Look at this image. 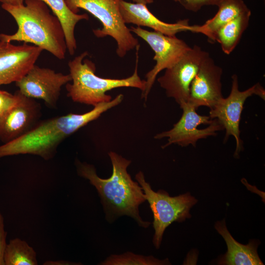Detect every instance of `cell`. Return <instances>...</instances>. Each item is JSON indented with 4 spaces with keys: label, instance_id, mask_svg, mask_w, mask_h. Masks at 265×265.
Segmentation results:
<instances>
[{
    "label": "cell",
    "instance_id": "1",
    "mask_svg": "<svg viewBox=\"0 0 265 265\" xmlns=\"http://www.w3.org/2000/svg\"><path fill=\"white\" fill-rule=\"evenodd\" d=\"M108 156L112 166L109 178L99 177L93 165L79 160L76 163L78 174L95 187L109 220L126 215L133 218L139 226L147 228L150 222L144 221L139 212V206L146 201L143 191L127 172L131 161L114 152L108 153Z\"/></svg>",
    "mask_w": 265,
    "mask_h": 265
},
{
    "label": "cell",
    "instance_id": "2",
    "mask_svg": "<svg viewBox=\"0 0 265 265\" xmlns=\"http://www.w3.org/2000/svg\"><path fill=\"white\" fill-rule=\"evenodd\" d=\"M123 100L118 95L113 100L100 103L90 111L83 114L70 113L38 123L20 137L0 146V158L30 154L45 160L52 158L58 145L67 137L89 122L98 118Z\"/></svg>",
    "mask_w": 265,
    "mask_h": 265
},
{
    "label": "cell",
    "instance_id": "3",
    "mask_svg": "<svg viewBox=\"0 0 265 265\" xmlns=\"http://www.w3.org/2000/svg\"><path fill=\"white\" fill-rule=\"evenodd\" d=\"M25 5L2 4V8L15 19L17 31L0 34V40L30 43L46 50L59 59L65 58L67 49L62 26L47 5L41 0H24Z\"/></svg>",
    "mask_w": 265,
    "mask_h": 265
},
{
    "label": "cell",
    "instance_id": "4",
    "mask_svg": "<svg viewBox=\"0 0 265 265\" xmlns=\"http://www.w3.org/2000/svg\"><path fill=\"white\" fill-rule=\"evenodd\" d=\"M136 64L133 74L122 79L103 78L95 74V64L88 59L85 51L68 62V67L72 82L66 84L67 96L74 102L88 105H95L111 100V96L106 94L107 91L119 87H134L142 91L145 87V80L138 75V51Z\"/></svg>",
    "mask_w": 265,
    "mask_h": 265
},
{
    "label": "cell",
    "instance_id": "5",
    "mask_svg": "<svg viewBox=\"0 0 265 265\" xmlns=\"http://www.w3.org/2000/svg\"><path fill=\"white\" fill-rule=\"evenodd\" d=\"M120 0H65L70 9L78 13L84 9L97 18L103 27L93 30L98 38L109 36L117 43L116 53L121 58L139 46L135 38L125 23L119 9Z\"/></svg>",
    "mask_w": 265,
    "mask_h": 265
},
{
    "label": "cell",
    "instance_id": "6",
    "mask_svg": "<svg viewBox=\"0 0 265 265\" xmlns=\"http://www.w3.org/2000/svg\"><path fill=\"white\" fill-rule=\"evenodd\" d=\"M135 178L141 186L145 199L153 214L155 234L153 243L159 249L166 228L173 222H181L190 218V210L197 203V200L189 192L171 197L163 190L154 191L141 171L136 174Z\"/></svg>",
    "mask_w": 265,
    "mask_h": 265
},
{
    "label": "cell",
    "instance_id": "7",
    "mask_svg": "<svg viewBox=\"0 0 265 265\" xmlns=\"http://www.w3.org/2000/svg\"><path fill=\"white\" fill-rule=\"evenodd\" d=\"M259 96L265 100V90L258 82L249 88L240 91L238 89L237 75L232 76V86L229 95L222 98L210 108L209 116L211 119H216L225 130L224 141L230 135L234 137L236 147L234 157L237 158L242 149V141L240 137L239 123L241 115L246 99L253 95Z\"/></svg>",
    "mask_w": 265,
    "mask_h": 265
},
{
    "label": "cell",
    "instance_id": "8",
    "mask_svg": "<svg viewBox=\"0 0 265 265\" xmlns=\"http://www.w3.org/2000/svg\"><path fill=\"white\" fill-rule=\"evenodd\" d=\"M179 105L183 110L180 120L170 130L154 136L155 139L168 138V142L162 146L163 149L172 144L182 147L189 145L195 146L199 139L215 136L217 132L223 130L216 119H211L209 116L198 114L197 109L188 102Z\"/></svg>",
    "mask_w": 265,
    "mask_h": 265
},
{
    "label": "cell",
    "instance_id": "9",
    "mask_svg": "<svg viewBox=\"0 0 265 265\" xmlns=\"http://www.w3.org/2000/svg\"><path fill=\"white\" fill-rule=\"evenodd\" d=\"M130 29L144 40L155 53L153 59L156 63L145 75V87L141 94V98L146 102L159 73L173 66L190 47L176 36L147 30L140 26H131Z\"/></svg>",
    "mask_w": 265,
    "mask_h": 265
},
{
    "label": "cell",
    "instance_id": "10",
    "mask_svg": "<svg viewBox=\"0 0 265 265\" xmlns=\"http://www.w3.org/2000/svg\"><path fill=\"white\" fill-rule=\"evenodd\" d=\"M209 53L198 45L186 51L164 74L158 79L167 96L179 104L187 102L191 83L196 75L203 59Z\"/></svg>",
    "mask_w": 265,
    "mask_h": 265
},
{
    "label": "cell",
    "instance_id": "11",
    "mask_svg": "<svg viewBox=\"0 0 265 265\" xmlns=\"http://www.w3.org/2000/svg\"><path fill=\"white\" fill-rule=\"evenodd\" d=\"M70 75L56 73L47 68L36 65L16 85L24 95L32 99L43 100L49 107L56 106L62 87L71 81Z\"/></svg>",
    "mask_w": 265,
    "mask_h": 265
},
{
    "label": "cell",
    "instance_id": "12",
    "mask_svg": "<svg viewBox=\"0 0 265 265\" xmlns=\"http://www.w3.org/2000/svg\"><path fill=\"white\" fill-rule=\"evenodd\" d=\"M42 51L26 43L15 45L0 40V84L19 80L35 65Z\"/></svg>",
    "mask_w": 265,
    "mask_h": 265
},
{
    "label": "cell",
    "instance_id": "13",
    "mask_svg": "<svg viewBox=\"0 0 265 265\" xmlns=\"http://www.w3.org/2000/svg\"><path fill=\"white\" fill-rule=\"evenodd\" d=\"M222 74V68L208 54L191 83L187 102L197 109L202 106L211 108L223 98Z\"/></svg>",
    "mask_w": 265,
    "mask_h": 265
},
{
    "label": "cell",
    "instance_id": "14",
    "mask_svg": "<svg viewBox=\"0 0 265 265\" xmlns=\"http://www.w3.org/2000/svg\"><path fill=\"white\" fill-rule=\"evenodd\" d=\"M17 102L0 123V139L5 143L24 135L38 123L41 106L19 90Z\"/></svg>",
    "mask_w": 265,
    "mask_h": 265
},
{
    "label": "cell",
    "instance_id": "15",
    "mask_svg": "<svg viewBox=\"0 0 265 265\" xmlns=\"http://www.w3.org/2000/svg\"><path fill=\"white\" fill-rule=\"evenodd\" d=\"M119 9L126 24H132L137 26L148 27L154 31L170 36H176L180 32L190 30L191 25L188 19L181 20L174 23L163 22L155 16L146 4L120 0Z\"/></svg>",
    "mask_w": 265,
    "mask_h": 265
},
{
    "label": "cell",
    "instance_id": "16",
    "mask_svg": "<svg viewBox=\"0 0 265 265\" xmlns=\"http://www.w3.org/2000/svg\"><path fill=\"white\" fill-rule=\"evenodd\" d=\"M215 229L223 237L227 246L226 253L221 257L219 265H262L263 263L259 257L257 248L260 244L258 240H250L244 245L237 241L228 230L225 219L216 222Z\"/></svg>",
    "mask_w": 265,
    "mask_h": 265
},
{
    "label": "cell",
    "instance_id": "17",
    "mask_svg": "<svg viewBox=\"0 0 265 265\" xmlns=\"http://www.w3.org/2000/svg\"><path fill=\"white\" fill-rule=\"evenodd\" d=\"M215 15L202 25L190 26V31L201 33L211 42L213 33L221 26L250 10L243 0H221Z\"/></svg>",
    "mask_w": 265,
    "mask_h": 265
},
{
    "label": "cell",
    "instance_id": "18",
    "mask_svg": "<svg viewBox=\"0 0 265 265\" xmlns=\"http://www.w3.org/2000/svg\"><path fill=\"white\" fill-rule=\"evenodd\" d=\"M52 10L59 19L63 29L67 50L71 55L74 54L77 49L75 37V28L80 21L89 19L86 14H78L71 11L65 0H41Z\"/></svg>",
    "mask_w": 265,
    "mask_h": 265
},
{
    "label": "cell",
    "instance_id": "19",
    "mask_svg": "<svg viewBox=\"0 0 265 265\" xmlns=\"http://www.w3.org/2000/svg\"><path fill=\"white\" fill-rule=\"evenodd\" d=\"M251 15L249 10L221 26L213 33L210 42H218L224 53L230 54L248 27Z\"/></svg>",
    "mask_w": 265,
    "mask_h": 265
},
{
    "label": "cell",
    "instance_id": "20",
    "mask_svg": "<svg viewBox=\"0 0 265 265\" xmlns=\"http://www.w3.org/2000/svg\"><path fill=\"white\" fill-rule=\"evenodd\" d=\"M5 265H36V253L25 240L16 238L7 244L4 255Z\"/></svg>",
    "mask_w": 265,
    "mask_h": 265
},
{
    "label": "cell",
    "instance_id": "21",
    "mask_svg": "<svg viewBox=\"0 0 265 265\" xmlns=\"http://www.w3.org/2000/svg\"><path fill=\"white\" fill-rule=\"evenodd\" d=\"M101 265H171L168 259L159 260L153 256H144L127 252L111 255L102 262Z\"/></svg>",
    "mask_w": 265,
    "mask_h": 265
},
{
    "label": "cell",
    "instance_id": "22",
    "mask_svg": "<svg viewBox=\"0 0 265 265\" xmlns=\"http://www.w3.org/2000/svg\"><path fill=\"white\" fill-rule=\"evenodd\" d=\"M18 98V91L14 94H12L0 90V123L16 104Z\"/></svg>",
    "mask_w": 265,
    "mask_h": 265
},
{
    "label": "cell",
    "instance_id": "23",
    "mask_svg": "<svg viewBox=\"0 0 265 265\" xmlns=\"http://www.w3.org/2000/svg\"><path fill=\"white\" fill-rule=\"evenodd\" d=\"M179 3L186 9L197 12L206 5L217 6L221 0H173Z\"/></svg>",
    "mask_w": 265,
    "mask_h": 265
},
{
    "label": "cell",
    "instance_id": "24",
    "mask_svg": "<svg viewBox=\"0 0 265 265\" xmlns=\"http://www.w3.org/2000/svg\"><path fill=\"white\" fill-rule=\"evenodd\" d=\"M7 232L4 228L3 218L0 212V265H4V255L7 243Z\"/></svg>",
    "mask_w": 265,
    "mask_h": 265
},
{
    "label": "cell",
    "instance_id": "25",
    "mask_svg": "<svg viewBox=\"0 0 265 265\" xmlns=\"http://www.w3.org/2000/svg\"><path fill=\"white\" fill-rule=\"evenodd\" d=\"M0 2L2 4L19 6L24 4V0H0Z\"/></svg>",
    "mask_w": 265,
    "mask_h": 265
},
{
    "label": "cell",
    "instance_id": "26",
    "mask_svg": "<svg viewBox=\"0 0 265 265\" xmlns=\"http://www.w3.org/2000/svg\"><path fill=\"white\" fill-rule=\"evenodd\" d=\"M134 3H142L147 5V4L152 3L154 2V0H132Z\"/></svg>",
    "mask_w": 265,
    "mask_h": 265
},
{
    "label": "cell",
    "instance_id": "27",
    "mask_svg": "<svg viewBox=\"0 0 265 265\" xmlns=\"http://www.w3.org/2000/svg\"><path fill=\"white\" fill-rule=\"evenodd\" d=\"M0 85H1V84H0Z\"/></svg>",
    "mask_w": 265,
    "mask_h": 265
}]
</instances>
